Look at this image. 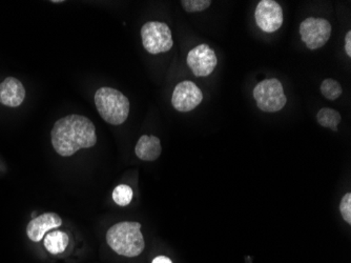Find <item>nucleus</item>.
I'll list each match as a JSON object with an SVG mask.
<instances>
[{
  "label": "nucleus",
  "instance_id": "20e7f679",
  "mask_svg": "<svg viewBox=\"0 0 351 263\" xmlns=\"http://www.w3.org/2000/svg\"><path fill=\"white\" fill-rule=\"evenodd\" d=\"M252 96L258 108L266 113L281 111L287 102L281 81L277 78L265 79L254 87Z\"/></svg>",
  "mask_w": 351,
  "mask_h": 263
},
{
  "label": "nucleus",
  "instance_id": "f3484780",
  "mask_svg": "<svg viewBox=\"0 0 351 263\" xmlns=\"http://www.w3.org/2000/svg\"><path fill=\"white\" fill-rule=\"evenodd\" d=\"M181 5L187 13H196L210 8L212 1L210 0H182Z\"/></svg>",
  "mask_w": 351,
  "mask_h": 263
},
{
  "label": "nucleus",
  "instance_id": "ddd939ff",
  "mask_svg": "<svg viewBox=\"0 0 351 263\" xmlns=\"http://www.w3.org/2000/svg\"><path fill=\"white\" fill-rule=\"evenodd\" d=\"M161 153V141L156 136L142 135L135 146V155L142 161H155Z\"/></svg>",
  "mask_w": 351,
  "mask_h": 263
},
{
  "label": "nucleus",
  "instance_id": "423d86ee",
  "mask_svg": "<svg viewBox=\"0 0 351 263\" xmlns=\"http://www.w3.org/2000/svg\"><path fill=\"white\" fill-rule=\"evenodd\" d=\"M331 31L330 23L324 19L309 17L300 25L302 41L309 50H317L324 47L330 38Z\"/></svg>",
  "mask_w": 351,
  "mask_h": 263
},
{
  "label": "nucleus",
  "instance_id": "a211bd4d",
  "mask_svg": "<svg viewBox=\"0 0 351 263\" xmlns=\"http://www.w3.org/2000/svg\"><path fill=\"white\" fill-rule=\"evenodd\" d=\"M340 211L342 215L343 220L345 222L351 225V193L345 194L341 199L340 203Z\"/></svg>",
  "mask_w": 351,
  "mask_h": 263
},
{
  "label": "nucleus",
  "instance_id": "412c9836",
  "mask_svg": "<svg viewBox=\"0 0 351 263\" xmlns=\"http://www.w3.org/2000/svg\"><path fill=\"white\" fill-rule=\"evenodd\" d=\"M52 3H62L63 1H62V0H53Z\"/></svg>",
  "mask_w": 351,
  "mask_h": 263
},
{
  "label": "nucleus",
  "instance_id": "aec40b11",
  "mask_svg": "<svg viewBox=\"0 0 351 263\" xmlns=\"http://www.w3.org/2000/svg\"><path fill=\"white\" fill-rule=\"evenodd\" d=\"M151 263H173L169 257L165 256V255H159L156 256L155 258L152 260Z\"/></svg>",
  "mask_w": 351,
  "mask_h": 263
},
{
  "label": "nucleus",
  "instance_id": "39448f33",
  "mask_svg": "<svg viewBox=\"0 0 351 263\" xmlns=\"http://www.w3.org/2000/svg\"><path fill=\"white\" fill-rule=\"evenodd\" d=\"M142 45L149 54L169 52L173 45L169 25L160 21H149L141 27Z\"/></svg>",
  "mask_w": 351,
  "mask_h": 263
},
{
  "label": "nucleus",
  "instance_id": "9b49d317",
  "mask_svg": "<svg viewBox=\"0 0 351 263\" xmlns=\"http://www.w3.org/2000/svg\"><path fill=\"white\" fill-rule=\"evenodd\" d=\"M25 98V90L19 79L8 77L0 84V104L10 108H17Z\"/></svg>",
  "mask_w": 351,
  "mask_h": 263
},
{
  "label": "nucleus",
  "instance_id": "1a4fd4ad",
  "mask_svg": "<svg viewBox=\"0 0 351 263\" xmlns=\"http://www.w3.org/2000/svg\"><path fill=\"white\" fill-rule=\"evenodd\" d=\"M202 100V91L193 81L189 80L182 81L177 84L171 97L173 108L182 113L194 110Z\"/></svg>",
  "mask_w": 351,
  "mask_h": 263
},
{
  "label": "nucleus",
  "instance_id": "dca6fc26",
  "mask_svg": "<svg viewBox=\"0 0 351 263\" xmlns=\"http://www.w3.org/2000/svg\"><path fill=\"white\" fill-rule=\"evenodd\" d=\"M321 93L328 100H337L342 95L343 89L339 81L327 78L321 84Z\"/></svg>",
  "mask_w": 351,
  "mask_h": 263
},
{
  "label": "nucleus",
  "instance_id": "9d476101",
  "mask_svg": "<svg viewBox=\"0 0 351 263\" xmlns=\"http://www.w3.org/2000/svg\"><path fill=\"white\" fill-rule=\"evenodd\" d=\"M62 225V218L58 214L53 211L41 214L36 218L32 219L27 225V238L32 242H41L47 233L53 229H59Z\"/></svg>",
  "mask_w": 351,
  "mask_h": 263
},
{
  "label": "nucleus",
  "instance_id": "6e6552de",
  "mask_svg": "<svg viewBox=\"0 0 351 263\" xmlns=\"http://www.w3.org/2000/svg\"><path fill=\"white\" fill-rule=\"evenodd\" d=\"M258 27L265 33H274L283 25V9L275 0H261L254 12Z\"/></svg>",
  "mask_w": 351,
  "mask_h": 263
},
{
  "label": "nucleus",
  "instance_id": "4468645a",
  "mask_svg": "<svg viewBox=\"0 0 351 263\" xmlns=\"http://www.w3.org/2000/svg\"><path fill=\"white\" fill-rule=\"evenodd\" d=\"M317 120L324 128H328L337 132L342 118L338 111L330 108H323L317 113Z\"/></svg>",
  "mask_w": 351,
  "mask_h": 263
},
{
  "label": "nucleus",
  "instance_id": "f8f14e48",
  "mask_svg": "<svg viewBox=\"0 0 351 263\" xmlns=\"http://www.w3.org/2000/svg\"><path fill=\"white\" fill-rule=\"evenodd\" d=\"M43 248L49 254L55 257H60L68 252L70 248V235L66 231L53 229L45 235L43 240Z\"/></svg>",
  "mask_w": 351,
  "mask_h": 263
},
{
  "label": "nucleus",
  "instance_id": "2eb2a0df",
  "mask_svg": "<svg viewBox=\"0 0 351 263\" xmlns=\"http://www.w3.org/2000/svg\"><path fill=\"white\" fill-rule=\"evenodd\" d=\"M112 197L116 205L119 207H126L133 201L134 191L130 185H119L114 189Z\"/></svg>",
  "mask_w": 351,
  "mask_h": 263
},
{
  "label": "nucleus",
  "instance_id": "f03ea898",
  "mask_svg": "<svg viewBox=\"0 0 351 263\" xmlns=\"http://www.w3.org/2000/svg\"><path fill=\"white\" fill-rule=\"evenodd\" d=\"M141 223L121 221L108 229L106 244L118 256L135 258L145 250V239L141 232Z\"/></svg>",
  "mask_w": 351,
  "mask_h": 263
},
{
  "label": "nucleus",
  "instance_id": "6ab92c4d",
  "mask_svg": "<svg viewBox=\"0 0 351 263\" xmlns=\"http://www.w3.org/2000/svg\"><path fill=\"white\" fill-rule=\"evenodd\" d=\"M345 52L351 57V31L347 32L346 36H345Z\"/></svg>",
  "mask_w": 351,
  "mask_h": 263
},
{
  "label": "nucleus",
  "instance_id": "7ed1b4c3",
  "mask_svg": "<svg viewBox=\"0 0 351 263\" xmlns=\"http://www.w3.org/2000/svg\"><path fill=\"white\" fill-rule=\"evenodd\" d=\"M95 104L102 119L112 126H120L129 117L130 100L116 89H98L95 93Z\"/></svg>",
  "mask_w": 351,
  "mask_h": 263
},
{
  "label": "nucleus",
  "instance_id": "f257e3e1",
  "mask_svg": "<svg viewBox=\"0 0 351 263\" xmlns=\"http://www.w3.org/2000/svg\"><path fill=\"white\" fill-rule=\"evenodd\" d=\"M51 141L61 157H71L79 150L90 149L97 144L96 128L92 120L82 115H68L55 122Z\"/></svg>",
  "mask_w": 351,
  "mask_h": 263
},
{
  "label": "nucleus",
  "instance_id": "0eeeda50",
  "mask_svg": "<svg viewBox=\"0 0 351 263\" xmlns=\"http://www.w3.org/2000/svg\"><path fill=\"white\" fill-rule=\"evenodd\" d=\"M187 65L197 77L210 76L218 65L216 53L210 45H199L189 51Z\"/></svg>",
  "mask_w": 351,
  "mask_h": 263
}]
</instances>
